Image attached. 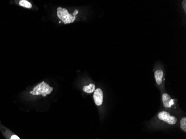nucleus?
Wrapping results in <instances>:
<instances>
[{
	"label": "nucleus",
	"instance_id": "7ed1b4c3",
	"mask_svg": "<svg viewBox=\"0 0 186 139\" xmlns=\"http://www.w3.org/2000/svg\"><path fill=\"white\" fill-rule=\"evenodd\" d=\"M158 119L166 122L169 125H173L176 124L177 119L175 117L171 116L168 112L165 111H161L158 114Z\"/></svg>",
	"mask_w": 186,
	"mask_h": 139
},
{
	"label": "nucleus",
	"instance_id": "f03ea898",
	"mask_svg": "<svg viewBox=\"0 0 186 139\" xmlns=\"http://www.w3.org/2000/svg\"><path fill=\"white\" fill-rule=\"evenodd\" d=\"M57 15L60 19L63 22L64 24H69L73 22L76 19V16L69 14L67 9L59 7L57 10Z\"/></svg>",
	"mask_w": 186,
	"mask_h": 139
},
{
	"label": "nucleus",
	"instance_id": "0eeeda50",
	"mask_svg": "<svg viewBox=\"0 0 186 139\" xmlns=\"http://www.w3.org/2000/svg\"><path fill=\"white\" fill-rule=\"evenodd\" d=\"M2 131L3 133L4 136H6L7 139H20L19 136L15 134L11 133L8 130H3Z\"/></svg>",
	"mask_w": 186,
	"mask_h": 139
},
{
	"label": "nucleus",
	"instance_id": "423d86ee",
	"mask_svg": "<svg viewBox=\"0 0 186 139\" xmlns=\"http://www.w3.org/2000/svg\"><path fill=\"white\" fill-rule=\"evenodd\" d=\"M163 76V72L162 71V70L158 69L155 71L154 72V77H155L156 82L158 85H161L162 83Z\"/></svg>",
	"mask_w": 186,
	"mask_h": 139
},
{
	"label": "nucleus",
	"instance_id": "20e7f679",
	"mask_svg": "<svg viewBox=\"0 0 186 139\" xmlns=\"http://www.w3.org/2000/svg\"><path fill=\"white\" fill-rule=\"evenodd\" d=\"M93 98L96 105H102L103 101V93L101 89H96L94 92Z\"/></svg>",
	"mask_w": 186,
	"mask_h": 139
},
{
	"label": "nucleus",
	"instance_id": "9b49d317",
	"mask_svg": "<svg viewBox=\"0 0 186 139\" xmlns=\"http://www.w3.org/2000/svg\"><path fill=\"white\" fill-rule=\"evenodd\" d=\"M182 5H183V8L184 9V11L186 12V0H184L182 2Z\"/></svg>",
	"mask_w": 186,
	"mask_h": 139
},
{
	"label": "nucleus",
	"instance_id": "6e6552de",
	"mask_svg": "<svg viewBox=\"0 0 186 139\" xmlns=\"http://www.w3.org/2000/svg\"><path fill=\"white\" fill-rule=\"evenodd\" d=\"M95 85L93 83H90L89 85L85 86L83 87V91L87 94L93 93L95 91Z\"/></svg>",
	"mask_w": 186,
	"mask_h": 139
},
{
	"label": "nucleus",
	"instance_id": "f257e3e1",
	"mask_svg": "<svg viewBox=\"0 0 186 139\" xmlns=\"http://www.w3.org/2000/svg\"><path fill=\"white\" fill-rule=\"evenodd\" d=\"M53 90L54 89L45 81H42L34 87L30 92V94L33 95H42V96L45 97L48 95L50 94Z\"/></svg>",
	"mask_w": 186,
	"mask_h": 139
},
{
	"label": "nucleus",
	"instance_id": "39448f33",
	"mask_svg": "<svg viewBox=\"0 0 186 139\" xmlns=\"http://www.w3.org/2000/svg\"><path fill=\"white\" fill-rule=\"evenodd\" d=\"M162 102L163 105L166 108H170L173 104L174 101L169 94L164 93L162 95Z\"/></svg>",
	"mask_w": 186,
	"mask_h": 139
},
{
	"label": "nucleus",
	"instance_id": "9d476101",
	"mask_svg": "<svg viewBox=\"0 0 186 139\" xmlns=\"http://www.w3.org/2000/svg\"><path fill=\"white\" fill-rule=\"evenodd\" d=\"M180 128L184 132L186 131V118L183 117L180 120Z\"/></svg>",
	"mask_w": 186,
	"mask_h": 139
},
{
	"label": "nucleus",
	"instance_id": "1a4fd4ad",
	"mask_svg": "<svg viewBox=\"0 0 186 139\" xmlns=\"http://www.w3.org/2000/svg\"><path fill=\"white\" fill-rule=\"evenodd\" d=\"M19 5L25 8H31L32 7L31 3L27 0H21L19 1Z\"/></svg>",
	"mask_w": 186,
	"mask_h": 139
}]
</instances>
